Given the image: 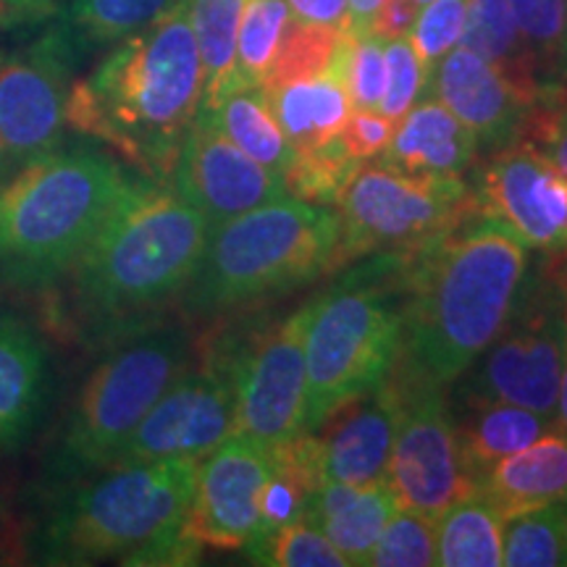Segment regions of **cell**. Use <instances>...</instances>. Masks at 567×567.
I'll return each mask as SVG.
<instances>
[{"label":"cell","instance_id":"obj_1","mask_svg":"<svg viewBox=\"0 0 567 567\" xmlns=\"http://www.w3.org/2000/svg\"><path fill=\"white\" fill-rule=\"evenodd\" d=\"M528 247L471 216L402 250V344L396 371L450 386L505 329L528 276Z\"/></svg>","mask_w":567,"mask_h":567},{"label":"cell","instance_id":"obj_2","mask_svg":"<svg viewBox=\"0 0 567 567\" xmlns=\"http://www.w3.org/2000/svg\"><path fill=\"white\" fill-rule=\"evenodd\" d=\"M203 105V63L187 0H176L69 92L66 124L103 142L142 176L168 182L179 147Z\"/></svg>","mask_w":567,"mask_h":567},{"label":"cell","instance_id":"obj_3","mask_svg":"<svg viewBox=\"0 0 567 567\" xmlns=\"http://www.w3.org/2000/svg\"><path fill=\"white\" fill-rule=\"evenodd\" d=\"M210 224L168 182L134 176L69 271L71 310L82 329L130 337L161 305L182 297Z\"/></svg>","mask_w":567,"mask_h":567},{"label":"cell","instance_id":"obj_4","mask_svg":"<svg viewBox=\"0 0 567 567\" xmlns=\"http://www.w3.org/2000/svg\"><path fill=\"white\" fill-rule=\"evenodd\" d=\"M197 460L109 465L48 494L32 534L42 565H193L203 544L187 530Z\"/></svg>","mask_w":567,"mask_h":567},{"label":"cell","instance_id":"obj_5","mask_svg":"<svg viewBox=\"0 0 567 567\" xmlns=\"http://www.w3.org/2000/svg\"><path fill=\"white\" fill-rule=\"evenodd\" d=\"M134 174L90 142H61L0 179V287H53L74 268Z\"/></svg>","mask_w":567,"mask_h":567},{"label":"cell","instance_id":"obj_6","mask_svg":"<svg viewBox=\"0 0 567 567\" xmlns=\"http://www.w3.org/2000/svg\"><path fill=\"white\" fill-rule=\"evenodd\" d=\"M337 247V210L284 195L213 226L179 302L197 318L266 302L334 271Z\"/></svg>","mask_w":567,"mask_h":567},{"label":"cell","instance_id":"obj_7","mask_svg":"<svg viewBox=\"0 0 567 567\" xmlns=\"http://www.w3.org/2000/svg\"><path fill=\"white\" fill-rule=\"evenodd\" d=\"M402 252L352 268L308 302L305 323V431L392 373L402 344Z\"/></svg>","mask_w":567,"mask_h":567},{"label":"cell","instance_id":"obj_8","mask_svg":"<svg viewBox=\"0 0 567 567\" xmlns=\"http://www.w3.org/2000/svg\"><path fill=\"white\" fill-rule=\"evenodd\" d=\"M187 363L189 342L179 329H140L122 337V344L84 379L42 467V492L51 494L109 467Z\"/></svg>","mask_w":567,"mask_h":567},{"label":"cell","instance_id":"obj_9","mask_svg":"<svg viewBox=\"0 0 567 567\" xmlns=\"http://www.w3.org/2000/svg\"><path fill=\"white\" fill-rule=\"evenodd\" d=\"M565 358L567 260L526 276L505 329L465 371L460 405L509 402L555 417Z\"/></svg>","mask_w":567,"mask_h":567},{"label":"cell","instance_id":"obj_10","mask_svg":"<svg viewBox=\"0 0 567 567\" xmlns=\"http://www.w3.org/2000/svg\"><path fill=\"white\" fill-rule=\"evenodd\" d=\"M334 205V271L373 252L413 250L473 216L471 184L465 179L410 176L379 163L360 168Z\"/></svg>","mask_w":567,"mask_h":567},{"label":"cell","instance_id":"obj_11","mask_svg":"<svg viewBox=\"0 0 567 567\" xmlns=\"http://www.w3.org/2000/svg\"><path fill=\"white\" fill-rule=\"evenodd\" d=\"M305 323L308 302L213 350L208 365L229 379L237 434L276 446L305 431Z\"/></svg>","mask_w":567,"mask_h":567},{"label":"cell","instance_id":"obj_12","mask_svg":"<svg viewBox=\"0 0 567 567\" xmlns=\"http://www.w3.org/2000/svg\"><path fill=\"white\" fill-rule=\"evenodd\" d=\"M80 61L61 27L0 61V179L61 145Z\"/></svg>","mask_w":567,"mask_h":567},{"label":"cell","instance_id":"obj_13","mask_svg":"<svg viewBox=\"0 0 567 567\" xmlns=\"http://www.w3.org/2000/svg\"><path fill=\"white\" fill-rule=\"evenodd\" d=\"M402 396V413L389 455L386 481L402 507L439 517L452 502L476 492L460 457L455 415L444 400V389L410 379L392 368Z\"/></svg>","mask_w":567,"mask_h":567},{"label":"cell","instance_id":"obj_14","mask_svg":"<svg viewBox=\"0 0 567 567\" xmlns=\"http://www.w3.org/2000/svg\"><path fill=\"white\" fill-rule=\"evenodd\" d=\"M473 216L530 250L567 252V176L530 142L492 153L471 184Z\"/></svg>","mask_w":567,"mask_h":567},{"label":"cell","instance_id":"obj_15","mask_svg":"<svg viewBox=\"0 0 567 567\" xmlns=\"http://www.w3.org/2000/svg\"><path fill=\"white\" fill-rule=\"evenodd\" d=\"M237 434L234 392L218 368L184 371L147 410L137 429L118 446L111 465L153 460H200Z\"/></svg>","mask_w":567,"mask_h":567},{"label":"cell","instance_id":"obj_16","mask_svg":"<svg viewBox=\"0 0 567 567\" xmlns=\"http://www.w3.org/2000/svg\"><path fill=\"white\" fill-rule=\"evenodd\" d=\"M274 473L271 446L231 434L197 460L187 530L203 547L237 551L252 542L260 520V494Z\"/></svg>","mask_w":567,"mask_h":567},{"label":"cell","instance_id":"obj_17","mask_svg":"<svg viewBox=\"0 0 567 567\" xmlns=\"http://www.w3.org/2000/svg\"><path fill=\"white\" fill-rule=\"evenodd\" d=\"M168 184L208 218L210 229L287 195L281 176L239 151L203 111L182 142Z\"/></svg>","mask_w":567,"mask_h":567},{"label":"cell","instance_id":"obj_18","mask_svg":"<svg viewBox=\"0 0 567 567\" xmlns=\"http://www.w3.org/2000/svg\"><path fill=\"white\" fill-rule=\"evenodd\" d=\"M429 95L455 113L476 134L478 147L488 153H499L520 142L528 111L534 109L492 63L463 45L452 48L436 63Z\"/></svg>","mask_w":567,"mask_h":567},{"label":"cell","instance_id":"obj_19","mask_svg":"<svg viewBox=\"0 0 567 567\" xmlns=\"http://www.w3.org/2000/svg\"><path fill=\"white\" fill-rule=\"evenodd\" d=\"M400 413V389L386 375V381H381L373 392L358 396L331 415L329 421H334V429L321 436L326 478L354 486L386 478Z\"/></svg>","mask_w":567,"mask_h":567},{"label":"cell","instance_id":"obj_20","mask_svg":"<svg viewBox=\"0 0 567 567\" xmlns=\"http://www.w3.org/2000/svg\"><path fill=\"white\" fill-rule=\"evenodd\" d=\"M476 155V134L442 101L425 95L394 124L392 142L373 163L410 176L465 179Z\"/></svg>","mask_w":567,"mask_h":567},{"label":"cell","instance_id":"obj_21","mask_svg":"<svg viewBox=\"0 0 567 567\" xmlns=\"http://www.w3.org/2000/svg\"><path fill=\"white\" fill-rule=\"evenodd\" d=\"M51 368L40 337L17 316L0 313V450L30 442L48 402Z\"/></svg>","mask_w":567,"mask_h":567},{"label":"cell","instance_id":"obj_22","mask_svg":"<svg viewBox=\"0 0 567 567\" xmlns=\"http://www.w3.org/2000/svg\"><path fill=\"white\" fill-rule=\"evenodd\" d=\"M400 507L386 478L363 486L326 481L310 499L302 520L321 530L342 551L347 565H368L375 542Z\"/></svg>","mask_w":567,"mask_h":567},{"label":"cell","instance_id":"obj_23","mask_svg":"<svg viewBox=\"0 0 567 567\" xmlns=\"http://www.w3.org/2000/svg\"><path fill=\"white\" fill-rule=\"evenodd\" d=\"M476 492L484 494L502 517L567 502V434L551 429L534 444L496 460L478 481Z\"/></svg>","mask_w":567,"mask_h":567},{"label":"cell","instance_id":"obj_24","mask_svg":"<svg viewBox=\"0 0 567 567\" xmlns=\"http://www.w3.org/2000/svg\"><path fill=\"white\" fill-rule=\"evenodd\" d=\"M455 429L463 467L478 488V481L496 460L534 444L538 436L557 425L555 417L536 410L509 405V402H478V405H463V417H455Z\"/></svg>","mask_w":567,"mask_h":567},{"label":"cell","instance_id":"obj_25","mask_svg":"<svg viewBox=\"0 0 567 567\" xmlns=\"http://www.w3.org/2000/svg\"><path fill=\"white\" fill-rule=\"evenodd\" d=\"M266 95L295 151L337 140L354 111L347 82L331 69L316 80L268 87Z\"/></svg>","mask_w":567,"mask_h":567},{"label":"cell","instance_id":"obj_26","mask_svg":"<svg viewBox=\"0 0 567 567\" xmlns=\"http://www.w3.org/2000/svg\"><path fill=\"white\" fill-rule=\"evenodd\" d=\"M460 45L492 63L528 105L549 97L536 80L534 61L517 30L509 0H467Z\"/></svg>","mask_w":567,"mask_h":567},{"label":"cell","instance_id":"obj_27","mask_svg":"<svg viewBox=\"0 0 567 567\" xmlns=\"http://www.w3.org/2000/svg\"><path fill=\"white\" fill-rule=\"evenodd\" d=\"M213 118V124L229 137L239 151H245L252 161L266 166L268 172H284L295 158L292 142L287 140L281 124L276 122L271 103L264 87H252V84H237L218 97L210 109H200Z\"/></svg>","mask_w":567,"mask_h":567},{"label":"cell","instance_id":"obj_28","mask_svg":"<svg viewBox=\"0 0 567 567\" xmlns=\"http://www.w3.org/2000/svg\"><path fill=\"white\" fill-rule=\"evenodd\" d=\"M505 517L484 494L473 492L452 502L436 517V565L499 567Z\"/></svg>","mask_w":567,"mask_h":567},{"label":"cell","instance_id":"obj_29","mask_svg":"<svg viewBox=\"0 0 567 567\" xmlns=\"http://www.w3.org/2000/svg\"><path fill=\"white\" fill-rule=\"evenodd\" d=\"M247 0H187L197 51L203 63V105L210 109L234 87L237 34Z\"/></svg>","mask_w":567,"mask_h":567},{"label":"cell","instance_id":"obj_30","mask_svg":"<svg viewBox=\"0 0 567 567\" xmlns=\"http://www.w3.org/2000/svg\"><path fill=\"white\" fill-rule=\"evenodd\" d=\"M174 3L176 0H69L59 27L84 55L92 48L113 45L142 30Z\"/></svg>","mask_w":567,"mask_h":567},{"label":"cell","instance_id":"obj_31","mask_svg":"<svg viewBox=\"0 0 567 567\" xmlns=\"http://www.w3.org/2000/svg\"><path fill=\"white\" fill-rule=\"evenodd\" d=\"M515 24L547 95L567 92V0H509Z\"/></svg>","mask_w":567,"mask_h":567},{"label":"cell","instance_id":"obj_32","mask_svg":"<svg viewBox=\"0 0 567 567\" xmlns=\"http://www.w3.org/2000/svg\"><path fill=\"white\" fill-rule=\"evenodd\" d=\"M502 565L507 567H565L567 513L565 502L526 509L505 517L502 526Z\"/></svg>","mask_w":567,"mask_h":567},{"label":"cell","instance_id":"obj_33","mask_svg":"<svg viewBox=\"0 0 567 567\" xmlns=\"http://www.w3.org/2000/svg\"><path fill=\"white\" fill-rule=\"evenodd\" d=\"M342 38V27L313 24V21L292 17L281 34L279 51L274 55L264 87L268 90L289 82L316 80V76L326 74L337 59Z\"/></svg>","mask_w":567,"mask_h":567},{"label":"cell","instance_id":"obj_34","mask_svg":"<svg viewBox=\"0 0 567 567\" xmlns=\"http://www.w3.org/2000/svg\"><path fill=\"white\" fill-rule=\"evenodd\" d=\"M289 19H292V11L287 0H247L237 34L234 87L237 84L264 87Z\"/></svg>","mask_w":567,"mask_h":567},{"label":"cell","instance_id":"obj_35","mask_svg":"<svg viewBox=\"0 0 567 567\" xmlns=\"http://www.w3.org/2000/svg\"><path fill=\"white\" fill-rule=\"evenodd\" d=\"M363 168L344 151L342 140H329L323 145L295 151V158L284 172L287 195L313 205H334L354 174Z\"/></svg>","mask_w":567,"mask_h":567},{"label":"cell","instance_id":"obj_36","mask_svg":"<svg viewBox=\"0 0 567 567\" xmlns=\"http://www.w3.org/2000/svg\"><path fill=\"white\" fill-rule=\"evenodd\" d=\"M255 565L268 567H347L334 544L310 523H289L245 549Z\"/></svg>","mask_w":567,"mask_h":567},{"label":"cell","instance_id":"obj_37","mask_svg":"<svg viewBox=\"0 0 567 567\" xmlns=\"http://www.w3.org/2000/svg\"><path fill=\"white\" fill-rule=\"evenodd\" d=\"M368 565L431 567L436 565V517L400 507L379 536Z\"/></svg>","mask_w":567,"mask_h":567},{"label":"cell","instance_id":"obj_38","mask_svg":"<svg viewBox=\"0 0 567 567\" xmlns=\"http://www.w3.org/2000/svg\"><path fill=\"white\" fill-rule=\"evenodd\" d=\"M467 13V0H431L417 11V19L410 30L408 40L413 42L417 61L425 71V82L431 84L436 63L444 59L452 48H457L463 38ZM429 95V90H425Z\"/></svg>","mask_w":567,"mask_h":567},{"label":"cell","instance_id":"obj_39","mask_svg":"<svg viewBox=\"0 0 567 567\" xmlns=\"http://www.w3.org/2000/svg\"><path fill=\"white\" fill-rule=\"evenodd\" d=\"M386 53V87L381 97L379 111L392 122H400L405 113L413 109L415 101L425 95L429 82H425V71L417 61L413 42L408 38L384 40Z\"/></svg>","mask_w":567,"mask_h":567},{"label":"cell","instance_id":"obj_40","mask_svg":"<svg viewBox=\"0 0 567 567\" xmlns=\"http://www.w3.org/2000/svg\"><path fill=\"white\" fill-rule=\"evenodd\" d=\"M344 80L354 111H379L386 87L384 40L375 38L371 32L352 34Z\"/></svg>","mask_w":567,"mask_h":567},{"label":"cell","instance_id":"obj_41","mask_svg":"<svg viewBox=\"0 0 567 567\" xmlns=\"http://www.w3.org/2000/svg\"><path fill=\"white\" fill-rule=\"evenodd\" d=\"M523 142H530L551 166L567 176V92L544 97L528 111Z\"/></svg>","mask_w":567,"mask_h":567},{"label":"cell","instance_id":"obj_42","mask_svg":"<svg viewBox=\"0 0 567 567\" xmlns=\"http://www.w3.org/2000/svg\"><path fill=\"white\" fill-rule=\"evenodd\" d=\"M392 118H386L381 111H352L350 122L339 134L344 151L358 163H371L386 151L394 134Z\"/></svg>","mask_w":567,"mask_h":567},{"label":"cell","instance_id":"obj_43","mask_svg":"<svg viewBox=\"0 0 567 567\" xmlns=\"http://www.w3.org/2000/svg\"><path fill=\"white\" fill-rule=\"evenodd\" d=\"M421 6L415 0H384L379 13L371 21V34L381 40L408 38L413 30Z\"/></svg>","mask_w":567,"mask_h":567},{"label":"cell","instance_id":"obj_44","mask_svg":"<svg viewBox=\"0 0 567 567\" xmlns=\"http://www.w3.org/2000/svg\"><path fill=\"white\" fill-rule=\"evenodd\" d=\"M287 6L295 19L342 27V30L347 24V0H287Z\"/></svg>","mask_w":567,"mask_h":567},{"label":"cell","instance_id":"obj_45","mask_svg":"<svg viewBox=\"0 0 567 567\" xmlns=\"http://www.w3.org/2000/svg\"><path fill=\"white\" fill-rule=\"evenodd\" d=\"M55 6H61V0H0V17H42V13L53 11Z\"/></svg>","mask_w":567,"mask_h":567},{"label":"cell","instance_id":"obj_46","mask_svg":"<svg viewBox=\"0 0 567 567\" xmlns=\"http://www.w3.org/2000/svg\"><path fill=\"white\" fill-rule=\"evenodd\" d=\"M555 425L559 431H563V434H567V358H565V368H563V381H559Z\"/></svg>","mask_w":567,"mask_h":567},{"label":"cell","instance_id":"obj_47","mask_svg":"<svg viewBox=\"0 0 567 567\" xmlns=\"http://www.w3.org/2000/svg\"><path fill=\"white\" fill-rule=\"evenodd\" d=\"M415 3H417V6H425V3H431V0H415Z\"/></svg>","mask_w":567,"mask_h":567},{"label":"cell","instance_id":"obj_48","mask_svg":"<svg viewBox=\"0 0 567 567\" xmlns=\"http://www.w3.org/2000/svg\"><path fill=\"white\" fill-rule=\"evenodd\" d=\"M565 513H567V502H565Z\"/></svg>","mask_w":567,"mask_h":567},{"label":"cell","instance_id":"obj_49","mask_svg":"<svg viewBox=\"0 0 567 567\" xmlns=\"http://www.w3.org/2000/svg\"><path fill=\"white\" fill-rule=\"evenodd\" d=\"M0 19H3V17H0Z\"/></svg>","mask_w":567,"mask_h":567}]
</instances>
